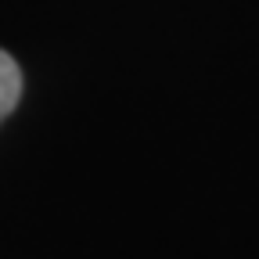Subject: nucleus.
<instances>
[{
  "instance_id": "1",
  "label": "nucleus",
  "mask_w": 259,
  "mask_h": 259,
  "mask_svg": "<svg viewBox=\"0 0 259 259\" xmlns=\"http://www.w3.org/2000/svg\"><path fill=\"white\" fill-rule=\"evenodd\" d=\"M22 97V72L8 51H0V122H4Z\"/></svg>"
}]
</instances>
